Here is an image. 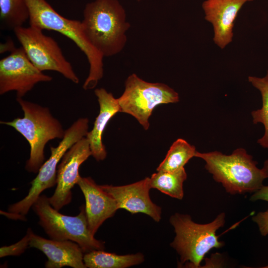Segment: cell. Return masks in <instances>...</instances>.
I'll return each instance as SVG.
<instances>
[{
	"label": "cell",
	"mask_w": 268,
	"mask_h": 268,
	"mask_svg": "<svg viewBox=\"0 0 268 268\" xmlns=\"http://www.w3.org/2000/svg\"><path fill=\"white\" fill-rule=\"evenodd\" d=\"M81 23L88 40L104 57L116 55L125 47L126 33L131 24L119 0H95L87 3Z\"/></svg>",
	"instance_id": "1"
},
{
	"label": "cell",
	"mask_w": 268,
	"mask_h": 268,
	"mask_svg": "<svg viewBox=\"0 0 268 268\" xmlns=\"http://www.w3.org/2000/svg\"><path fill=\"white\" fill-rule=\"evenodd\" d=\"M25 1L29 10V25L59 32L72 41L84 54L89 70L82 87L85 90L94 88L103 76L104 56L88 40L81 21L63 16L46 0Z\"/></svg>",
	"instance_id": "2"
},
{
	"label": "cell",
	"mask_w": 268,
	"mask_h": 268,
	"mask_svg": "<svg viewBox=\"0 0 268 268\" xmlns=\"http://www.w3.org/2000/svg\"><path fill=\"white\" fill-rule=\"evenodd\" d=\"M16 101L24 113V117L11 121H0V124L13 128L28 142L30 156L25 168L29 172L37 173L44 163L46 144L51 140L62 139L65 130L48 107L22 98H16Z\"/></svg>",
	"instance_id": "3"
},
{
	"label": "cell",
	"mask_w": 268,
	"mask_h": 268,
	"mask_svg": "<svg viewBox=\"0 0 268 268\" xmlns=\"http://www.w3.org/2000/svg\"><path fill=\"white\" fill-rule=\"evenodd\" d=\"M195 157L205 161V168L214 180L221 183L231 195L255 192L263 186L266 178L262 169L257 167V162L242 148L235 149L230 155L217 151L207 153L197 151Z\"/></svg>",
	"instance_id": "4"
},
{
	"label": "cell",
	"mask_w": 268,
	"mask_h": 268,
	"mask_svg": "<svg viewBox=\"0 0 268 268\" xmlns=\"http://www.w3.org/2000/svg\"><path fill=\"white\" fill-rule=\"evenodd\" d=\"M225 214H219L211 222L199 224L188 214L176 213L169 221L176 236L170 244L180 256V265L184 263L192 268H199L204 256L212 248L224 245L218 240L216 231L225 223Z\"/></svg>",
	"instance_id": "5"
},
{
	"label": "cell",
	"mask_w": 268,
	"mask_h": 268,
	"mask_svg": "<svg viewBox=\"0 0 268 268\" xmlns=\"http://www.w3.org/2000/svg\"><path fill=\"white\" fill-rule=\"evenodd\" d=\"M32 208L39 217V224L50 239L73 241L84 253L105 249L104 242L95 239L89 228L84 205L77 215H66L54 208L46 196L41 195Z\"/></svg>",
	"instance_id": "6"
},
{
	"label": "cell",
	"mask_w": 268,
	"mask_h": 268,
	"mask_svg": "<svg viewBox=\"0 0 268 268\" xmlns=\"http://www.w3.org/2000/svg\"><path fill=\"white\" fill-rule=\"evenodd\" d=\"M123 94L118 98L120 112L133 116L147 130L149 119L159 105L179 101L178 93L168 85L147 82L136 74L130 75L125 81Z\"/></svg>",
	"instance_id": "7"
},
{
	"label": "cell",
	"mask_w": 268,
	"mask_h": 268,
	"mask_svg": "<svg viewBox=\"0 0 268 268\" xmlns=\"http://www.w3.org/2000/svg\"><path fill=\"white\" fill-rule=\"evenodd\" d=\"M13 32L31 63L40 71L59 72L75 84L79 79L65 57L58 43L43 30L34 26L16 28Z\"/></svg>",
	"instance_id": "8"
},
{
	"label": "cell",
	"mask_w": 268,
	"mask_h": 268,
	"mask_svg": "<svg viewBox=\"0 0 268 268\" xmlns=\"http://www.w3.org/2000/svg\"><path fill=\"white\" fill-rule=\"evenodd\" d=\"M52 79L31 63L21 46L14 48L0 61L1 95L15 91L16 98H22L37 83Z\"/></svg>",
	"instance_id": "9"
},
{
	"label": "cell",
	"mask_w": 268,
	"mask_h": 268,
	"mask_svg": "<svg viewBox=\"0 0 268 268\" xmlns=\"http://www.w3.org/2000/svg\"><path fill=\"white\" fill-rule=\"evenodd\" d=\"M91 155L90 144L86 136L77 141L65 153L57 167L55 192L48 198L54 208L59 211L71 202V189L81 177L79 167Z\"/></svg>",
	"instance_id": "10"
},
{
	"label": "cell",
	"mask_w": 268,
	"mask_h": 268,
	"mask_svg": "<svg viewBox=\"0 0 268 268\" xmlns=\"http://www.w3.org/2000/svg\"><path fill=\"white\" fill-rule=\"evenodd\" d=\"M100 186L114 198L119 209H125L133 214L144 213L157 222L161 219V207L153 203L149 196V178L124 186Z\"/></svg>",
	"instance_id": "11"
},
{
	"label": "cell",
	"mask_w": 268,
	"mask_h": 268,
	"mask_svg": "<svg viewBox=\"0 0 268 268\" xmlns=\"http://www.w3.org/2000/svg\"><path fill=\"white\" fill-rule=\"evenodd\" d=\"M77 185L84 195L88 227L94 235L103 222L114 216L118 205L114 198L91 177H80Z\"/></svg>",
	"instance_id": "12"
},
{
	"label": "cell",
	"mask_w": 268,
	"mask_h": 268,
	"mask_svg": "<svg viewBox=\"0 0 268 268\" xmlns=\"http://www.w3.org/2000/svg\"><path fill=\"white\" fill-rule=\"evenodd\" d=\"M253 0H206L202 4L205 19L213 28L214 42L223 49L232 40L237 15L247 1Z\"/></svg>",
	"instance_id": "13"
},
{
	"label": "cell",
	"mask_w": 268,
	"mask_h": 268,
	"mask_svg": "<svg viewBox=\"0 0 268 268\" xmlns=\"http://www.w3.org/2000/svg\"><path fill=\"white\" fill-rule=\"evenodd\" d=\"M29 247L38 249L46 256V268H86L83 261L84 252L77 243L71 240L47 239L33 233Z\"/></svg>",
	"instance_id": "14"
},
{
	"label": "cell",
	"mask_w": 268,
	"mask_h": 268,
	"mask_svg": "<svg viewBox=\"0 0 268 268\" xmlns=\"http://www.w3.org/2000/svg\"><path fill=\"white\" fill-rule=\"evenodd\" d=\"M94 93L99 104V113L96 118L93 127L88 132V139L92 156L98 161L104 160L107 151L102 142V135L107 124L117 113L120 112L118 99L103 88H97Z\"/></svg>",
	"instance_id": "15"
},
{
	"label": "cell",
	"mask_w": 268,
	"mask_h": 268,
	"mask_svg": "<svg viewBox=\"0 0 268 268\" xmlns=\"http://www.w3.org/2000/svg\"><path fill=\"white\" fill-rule=\"evenodd\" d=\"M83 261L89 268H126L143 263L144 258L140 253L120 255L99 250L84 253Z\"/></svg>",
	"instance_id": "16"
},
{
	"label": "cell",
	"mask_w": 268,
	"mask_h": 268,
	"mask_svg": "<svg viewBox=\"0 0 268 268\" xmlns=\"http://www.w3.org/2000/svg\"><path fill=\"white\" fill-rule=\"evenodd\" d=\"M187 173L183 168L174 172L157 171L149 178L151 189H157L173 198L182 200L184 196L183 183Z\"/></svg>",
	"instance_id": "17"
},
{
	"label": "cell",
	"mask_w": 268,
	"mask_h": 268,
	"mask_svg": "<svg viewBox=\"0 0 268 268\" xmlns=\"http://www.w3.org/2000/svg\"><path fill=\"white\" fill-rule=\"evenodd\" d=\"M29 17L25 0H0L1 29L13 31L17 27L23 26Z\"/></svg>",
	"instance_id": "18"
},
{
	"label": "cell",
	"mask_w": 268,
	"mask_h": 268,
	"mask_svg": "<svg viewBox=\"0 0 268 268\" xmlns=\"http://www.w3.org/2000/svg\"><path fill=\"white\" fill-rule=\"evenodd\" d=\"M197 151L194 145L185 140L179 138L171 146L166 156L157 168V171L174 172L184 168Z\"/></svg>",
	"instance_id": "19"
},
{
	"label": "cell",
	"mask_w": 268,
	"mask_h": 268,
	"mask_svg": "<svg viewBox=\"0 0 268 268\" xmlns=\"http://www.w3.org/2000/svg\"><path fill=\"white\" fill-rule=\"evenodd\" d=\"M248 80L261 94L262 108L253 111L251 114L254 124L261 123L265 127L264 134L258 140V143L262 147L268 148V71L266 75L263 77L249 76Z\"/></svg>",
	"instance_id": "20"
},
{
	"label": "cell",
	"mask_w": 268,
	"mask_h": 268,
	"mask_svg": "<svg viewBox=\"0 0 268 268\" xmlns=\"http://www.w3.org/2000/svg\"><path fill=\"white\" fill-rule=\"evenodd\" d=\"M33 232L30 228L27 231L25 236L17 243L8 246H3L0 249V257L7 256H19L29 246V243Z\"/></svg>",
	"instance_id": "21"
},
{
	"label": "cell",
	"mask_w": 268,
	"mask_h": 268,
	"mask_svg": "<svg viewBox=\"0 0 268 268\" xmlns=\"http://www.w3.org/2000/svg\"><path fill=\"white\" fill-rule=\"evenodd\" d=\"M259 227L262 235L268 234V209L264 212H260L252 218Z\"/></svg>",
	"instance_id": "22"
},
{
	"label": "cell",
	"mask_w": 268,
	"mask_h": 268,
	"mask_svg": "<svg viewBox=\"0 0 268 268\" xmlns=\"http://www.w3.org/2000/svg\"><path fill=\"white\" fill-rule=\"evenodd\" d=\"M250 200L252 201L261 200L268 201V186H263L255 192L251 196Z\"/></svg>",
	"instance_id": "23"
},
{
	"label": "cell",
	"mask_w": 268,
	"mask_h": 268,
	"mask_svg": "<svg viewBox=\"0 0 268 268\" xmlns=\"http://www.w3.org/2000/svg\"><path fill=\"white\" fill-rule=\"evenodd\" d=\"M266 178H268V159L264 163V167L262 169Z\"/></svg>",
	"instance_id": "24"
},
{
	"label": "cell",
	"mask_w": 268,
	"mask_h": 268,
	"mask_svg": "<svg viewBox=\"0 0 268 268\" xmlns=\"http://www.w3.org/2000/svg\"><path fill=\"white\" fill-rule=\"evenodd\" d=\"M136 0L137 1H140L141 0Z\"/></svg>",
	"instance_id": "25"
}]
</instances>
